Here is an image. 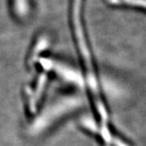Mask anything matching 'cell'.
<instances>
[{"mask_svg": "<svg viewBox=\"0 0 146 146\" xmlns=\"http://www.w3.org/2000/svg\"><path fill=\"white\" fill-rule=\"evenodd\" d=\"M122 1L128 5H131L133 6L135 5V6L146 9V0H122Z\"/></svg>", "mask_w": 146, "mask_h": 146, "instance_id": "3957f363", "label": "cell"}, {"mask_svg": "<svg viewBox=\"0 0 146 146\" xmlns=\"http://www.w3.org/2000/svg\"><path fill=\"white\" fill-rule=\"evenodd\" d=\"M81 6H82V0H74V6H73V21L74 26V32L77 38V42L79 45V49L81 52L82 59L84 60V64L87 68L88 72V81L89 87L95 96L96 102L97 107L102 114H104V109L102 102L100 99V95L98 91V85L96 78V74L93 68V64L91 60L90 52L88 50V46L87 45L86 38L83 33V28L81 20Z\"/></svg>", "mask_w": 146, "mask_h": 146, "instance_id": "6da1fadb", "label": "cell"}, {"mask_svg": "<svg viewBox=\"0 0 146 146\" xmlns=\"http://www.w3.org/2000/svg\"><path fill=\"white\" fill-rule=\"evenodd\" d=\"M44 65L46 66V67L55 70L59 74H60L62 77L68 80V81H70V82H73L76 84H82V75L80 74L78 72H76L75 70H74L68 67H66V66H64V65L55 63L52 60H45Z\"/></svg>", "mask_w": 146, "mask_h": 146, "instance_id": "7a4b0ae2", "label": "cell"}]
</instances>
